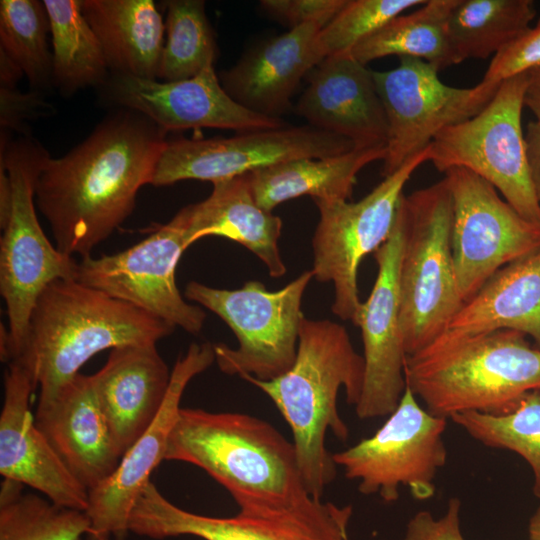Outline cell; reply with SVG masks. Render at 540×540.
<instances>
[{
  "label": "cell",
  "instance_id": "74e56055",
  "mask_svg": "<svg viewBox=\"0 0 540 540\" xmlns=\"http://www.w3.org/2000/svg\"><path fill=\"white\" fill-rule=\"evenodd\" d=\"M347 0H262L261 8L292 28L317 22L325 26L344 7Z\"/></svg>",
  "mask_w": 540,
  "mask_h": 540
},
{
  "label": "cell",
  "instance_id": "e0dca14e",
  "mask_svg": "<svg viewBox=\"0 0 540 540\" xmlns=\"http://www.w3.org/2000/svg\"><path fill=\"white\" fill-rule=\"evenodd\" d=\"M100 87L107 104L136 111L166 132L218 128L243 133L288 125L236 102L222 87L214 63L192 78L171 82L110 72Z\"/></svg>",
  "mask_w": 540,
  "mask_h": 540
},
{
  "label": "cell",
  "instance_id": "7402d4cb",
  "mask_svg": "<svg viewBox=\"0 0 540 540\" xmlns=\"http://www.w3.org/2000/svg\"><path fill=\"white\" fill-rule=\"evenodd\" d=\"M35 422L88 492L107 479L123 454L98 401L91 375L79 373L39 400Z\"/></svg>",
  "mask_w": 540,
  "mask_h": 540
},
{
  "label": "cell",
  "instance_id": "8fae6325",
  "mask_svg": "<svg viewBox=\"0 0 540 540\" xmlns=\"http://www.w3.org/2000/svg\"><path fill=\"white\" fill-rule=\"evenodd\" d=\"M427 161L429 146L357 202L314 200L320 218L312 239V271L316 280L333 283L331 310L340 319L355 325L362 303L358 290L360 263L389 238L403 188Z\"/></svg>",
  "mask_w": 540,
  "mask_h": 540
},
{
  "label": "cell",
  "instance_id": "4316f807",
  "mask_svg": "<svg viewBox=\"0 0 540 540\" xmlns=\"http://www.w3.org/2000/svg\"><path fill=\"white\" fill-rule=\"evenodd\" d=\"M109 71L156 79L165 22L152 0H81Z\"/></svg>",
  "mask_w": 540,
  "mask_h": 540
},
{
  "label": "cell",
  "instance_id": "83f0119b",
  "mask_svg": "<svg viewBox=\"0 0 540 540\" xmlns=\"http://www.w3.org/2000/svg\"><path fill=\"white\" fill-rule=\"evenodd\" d=\"M385 156L386 147L352 149L335 156L277 163L247 176L257 204L267 211L304 195L313 200H348L358 173Z\"/></svg>",
  "mask_w": 540,
  "mask_h": 540
},
{
  "label": "cell",
  "instance_id": "e575fe53",
  "mask_svg": "<svg viewBox=\"0 0 540 540\" xmlns=\"http://www.w3.org/2000/svg\"><path fill=\"white\" fill-rule=\"evenodd\" d=\"M49 17L43 1H0V50L23 71L35 91L53 85Z\"/></svg>",
  "mask_w": 540,
  "mask_h": 540
},
{
  "label": "cell",
  "instance_id": "9c48e42d",
  "mask_svg": "<svg viewBox=\"0 0 540 540\" xmlns=\"http://www.w3.org/2000/svg\"><path fill=\"white\" fill-rule=\"evenodd\" d=\"M528 78L529 73L502 82L478 114L439 132L429 145V161L443 173L452 168L475 173L520 216L540 225L521 122Z\"/></svg>",
  "mask_w": 540,
  "mask_h": 540
},
{
  "label": "cell",
  "instance_id": "ab89813d",
  "mask_svg": "<svg viewBox=\"0 0 540 540\" xmlns=\"http://www.w3.org/2000/svg\"><path fill=\"white\" fill-rule=\"evenodd\" d=\"M0 123L1 131H18L28 135L26 120H31L53 107L47 103L39 91L22 93L16 88H0Z\"/></svg>",
  "mask_w": 540,
  "mask_h": 540
},
{
  "label": "cell",
  "instance_id": "30bf717a",
  "mask_svg": "<svg viewBox=\"0 0 540 540\" xmlns=\"http://www.w3.org/2000/svg\"><path fill=\"white\" fill-rule=\"evenodd\" d=\"M233 517H211L184 510L150 481L130 515L129 531L163 539L195 536L203 540H349L352 505L339 506L309 495L290 504H248Z\"/></svg>",
  "mask_w": 540,
  "mask_h": 540
},
{
  "label": "cell",
  "instance_id": "4dcf8cb0",
  "mask_svg": "<svg viewBox=\"0 0 540 540\" xmlns=\"http://www.w3.org/2000/svg\"><path fill=\"white\" fill-rule=\"evenodd\" d=\"M531 0H458L447 22L450 47L458 61L486 59L530 26Z\"/></svg>",
  "mask_w": 540,
  "mask_h": 540
},
{
  "label": "cell",
  "instance_id": "5b68a950",
  "mask_svg": "<svg viewBox=\"0 0 540 540\" xmlns=\"http://www.w3.org/2000/svg\"><path fill=\"white\" fill-rule=\"evenodd\" d=\"M165 460L201 468L238 507L290 504L310 495L293 442L271 423L249 414L181 408Z\"/></svg>",
  "mask_w": 540,
  "mask_h": 540
},
{
  "label": "cell",
  "instance_id": "b9f144b4",
  "mask_svg": "<svg viewBox=\"0 0 540 540\" xmlns=\"http://www.w3.org/2000/svg\"><path fill=\"white\" fill-rule=\"evenodd\" d=\"M524 106L533 113L535 120L540 121V69L529 73Z\"/></svg>",
  "mask_w": 540,
  "mask_h": 540
},
{
  "label": "cell",
  "instance_id": "277c9868",
  "mask_svg": "<svg viewBox=\"0 0 540 540\" xmlns=\"http://www.w3.org/2000/svg\"><path fill=\"white\" fill-rule=\"evenodd\" d=\"M406 387L439 417L464 412L503 415L540 390V349L526 335L496 330L443 334L406 357Z\"/></svg>",
  "mask_w": 540,
  "mask_h": 540
},
{
  "label": "cell",
  "instance_id": "60d3db41",
  "mask_svg": "<svg viewBox=\"0 0 540 540\" xmlns=\"http://www.w3.org/2000/svg\"><path fill=\"white\" fill-rule=\"evenodd\" d=\"M524 135L530 177L540 203V121L529 122Z\"/></svg>",
  "mask_w": 540,
  "mask_h": 540
},
{
  "label": "cell",
  "instance_id": "484cf974",
  "mask_svg": "<svg viewBox=\"0 0 540 540\" xmlns=\"http://www.w3.org/2000/svg\"><path fill=\"white\" fill-rule=\"evenodd\" d=\"M503 329L530 336L540 349V249L494 273L462 305L444 334L473 335Z\"/></svg>",
  "mask_w": 540,
  "mask_h": 540
},
{
  "label": "cell",
  "instance_id": "d4e9b609",
  "mask_svg": "<svg viewBox=\"0 0 540 540\" xmlns=\"http://www.w3.org/2000/svg\"><path fill=\"white\" fill-rule=\"evenodd\" d=\"M184 209L186 249L203 237L227 238L254 253L271 277L285 275L279 249L282 220L257 204L247 174L213 183L205 200Z\"/></svg>",
  "mask_w": 540,
  "mask_h": 540
},
{
  "label": "cell",
  "instance_id": "ffe728a7",
  "mask_svg": "<svg viewBox=\"0 0 540 540\" xmlns=\"http://www.w3.org/2000/svg\"><path fill=\"white\" fill-rule=\"evenodd\" d=\"M31 374L9 362L0 414V474L31 487L52 502L86 511L88 490L78 482L39 430L31 412Z\"/></svg>",
  "mask_w": 540,
  "mask_h": 540
},
{
  "label": "cell",
  "instance_id": "5bb4252c",
  "mask_svg": "<svg viewBox=\"0 0 540 540\" xmlns=\"http://www.w3.org/2000/svg\"><path fill=\"white\" fill-rule=\"evenodd\" d=\"M444 174L452 197L454 271L465 303L499 269L540 249V225L520 216L475 173L452 168Z\"/></svg>",
  "mask_w": 540,
  "mask_h": 540
},
{
  "label": "cell",
  "instance_id": "603a6c76",
  "mask_svg": "<svg viewBox=\"0 0 540 540\" xmlns=\"http://www.w3.org/2000/svg\"><path fill=\"white\" fill-rule=\"evenodd\" d=\"M323 27L307 23L258 45L222 74V87L247 109L280 118L301 79L323 60L315 49Z\"/></svg>",
  "mask_w": 540,
  "mask_h": 540
},
{
  "label": "cell",
  "instance_id": "7c38bea8",
  "mask_svg": "<svg viewBox=\"0 0 540 540\" xmlns=\"http://www.w3.org/2000/svg\"><path fill=\"white\" fill-rule=\"evenodd\" d=\"M447 419L422 408L406 387L397 408L369 438L333 453L347 479L358 483L363 495H378L393 503L402 486L417 500L435 493L437 472L446 464L443 434Z\"/></svg>",
  "mask_w": 540,
  "mask_h": 540
},
{
  "label": "cell",
  "instance_id": "ac0fdd59",
  "mask_svg": "<svg viewBox=\"0 0 540 540\" xmlns=\"http://www.w3.org/2000/svg\"><path fill=\"white\" fill-rule=\"evenodd\" d=\"M215 360L214 344L210 342L192 343L185 355L177 359L156 418L123 454L115 471L88 492L86 513L91 523L90 540H124L130 532L132 509L150 482L152 471L165 460L184 390L192 378L208 369Z\"/></svg>",
  "mask_w": 540,
  "mask_h": 540
},
{
  "label": "cell",
  "instance_id": "d6986e66",
  "mask_svg": "<svg viewBox=\"0 0 540 540\" xmlns=\"http://www.w3.org/2000/svg\"><path fill=\"white\" fill-rule=\"evenodd\" d=\"M400 202V201H399ZM404 225L399 205L392 232L374 252L378 273L357 316L364 349V383L355 406L360 419L389 416L405 390L406 351L399 319V267Z\"/></svg>",
  "mask_w": 540,
  "mask_h": 540
},
{
  "label": "cell",
  "instance_id": "ba28073f",
  "mask_svg": "<svg viewBox=\"0 0 540 540\" xmlns=\"http://www.w3.org/2000/svg\"><path fill=\"white\" fill-rule=\"evenodd\" d=\"M312 278L313 271H305L276 291L255 280L235 290L196 281L186 285L185 297L218 315L238 340L237 348L214 344L215 362L223 373L268 381L292 367L304 318L302 298Z\"/></svg>",
  "mask_w": 540,
  "mask_h": 540
},
{
  "label": "cell",
  "instance_id": "d6a6232c",
  "mask_svg": "<svg viewBox=\"0 0 540 540\" xmlns=\"http://www.w3.org/2000/svg\"><path fill=\"white\" fill-rule=\"evenodd\" d=\"M450 419L484 446L521 456L532 470L533 493L540 499V390L525 394L503 415L464 412Z\"/></svg>",
  "mask_w": 540,
  "mask_h": 540
},
{
  "label": "cell",
  "instance_id": "d590c367",
  "mask_svg": "<svg viewBox=\"0 0 540 540\" xmlns=\"http://www.w3.org/2000/svg\"><path fill=\"white\" fill-rule=\"evenodd\" d=\"M426 0H347L316 36L315 49L323 59L346 54L392 18Z\"/></svg>",
  "mask_w": 540,
  "mask_h": 540
},
{
  "label": "cell",
  "instance_id": "7a4b0ae2",
  "mask_svg": "<svg viewBox=\"0 0 540 540\" xmlns=\"http://www.w3.org/2000/svg\"><path fill=\"white\" fill-rule=\"evenodd\" d=\"M365 364L346 328L330 320L301 322L296 359L281 376L268 381L241 378L265 393L291 429L298 466L309 494L322 498L336 477L337 465L327 450L331 431L346 441L349 429L341 418L337 398L356 406L362 393Z\"/></svg>",
  "mask_w": 540,
  "mask_h": 540
},
{
  "label": "cell",
  "instance_id": "836d02e7",
  "mask_svg": "<svg viewBox=\"0 0 540 540\" xmlns=\"http://www.w3.org/2000/svg\"><path fill=\"white\" fill-rule=\"evenodd\" d=\"M167 8L164 44L158 78L166 82L196 76L214 63L217 46L213 29L201 0H170Z\"/></svg>",
  "mask_w": 540,
  "mask_h": 540
},
{
  "label": "cell",
  "instance_id": "6da1fadb",
  "mask_svg": "<svg viewBox=\"0 0 540 540\" xmlns=\"http://www.w3.org/2000/svg\"><path fill=\"white\" fill-rule=\"evenodd\" d=\"M167 132L146 116L119 109L60 158H49L35 186V203L55 246L81 258L132 213L150 184Z\"/></svg>",
  "mask_w": 540,
  "mask_h": 540
},
{
  "label": "cell",
  "instance_id": "ee69618b",
  "mask_svg": "<svg viewBox=\"0 0 540 540\" xmlns=\"http://www.w3.org/2000/svg\"><path fill=\"white\" fill-rule=\"evenodd\" d=\"M529 540H540V504L528 523Z\"/></svg>",
  "mask_w": 540,
  "mask_h": 540
},
{
  "label": "cell",
  "instance_id": "f1b7e54d",
  "mask_svg": "<svg viewBox=\"0 0 540 540\" xmlns=\"http://www.w3.org/2000/svg\"><path fill=\"white\" fill-rule=\"evenodd\" d=\"M457 2L426 0L415 11L392 18L346 54L364 65L390 55L418 58L439 70L459 64L447 35L448 18Z\"/></svg>",
  "mask_w": 540,
  "mask_h": 540
},
{
  "label": "cell",
  "instance_id": "7bdbcfd3",
  "mask_svg": "<svg viewBox=\"0 0 540 540\" xmlns=\"http://www.w3.org/2000/svg\"><path fill=\"white\" fill-rule=\"evenodd\" d=\"M23 74L22 69L0 50V87L16 88V84Z\"/></svg>",
  "mask_w": 540,
  "mask_h": 540
},
{
  "label": "cell",
  "instance_id": "8992f818",
  "mask_svg": "<svg viewBox=\"0 0 540 540\" xmlns=\"http://www.w3.org/2000/svg\"><path fill=\"white\" fill-rule=\"evenodd\" d=\"M0 166L10 179L11 207L1 227L0 292L8 314L6 362L20 353L33 308L58 279H75L77 262L53 245L36 216L35 186L50 158L30 135L8 141L1 132Z\"/></svg>",
  "mask_w": 540,
  "mask_h": 540
},
{
  "label": "cell",
  "instance_id": "9a60e30c",
  "mask_svg": "<svg viewBox=\"0 0 540 540\" xmlns=\"http://www.w3.org/2000/svg\"><path fill=\"white\" fill-rule=\"evenodd\" d=\"M184 207L166 224L128 249L77 262L75 279L109 296L132 304L173 327L197 335L206 314L183 299L175 271L186 250Z\"/></svg>",
  "mask_w": 540,
  "mask_h": 540
},
{
  "label": "cell",
  "instance_id": "3957f363",
  "mask_svg": "<svg viewBox=\"0 0 540 540\" xmlns=\"http://www.w3.org/2000/svg\"><path fill=\"white\" fill-rule=\"evenodd\" d=\"M175 327L140 308L86 286L58 279L39 296L19 355L39 387V400L50 398L79 374L95 354L130 345L156 344Z\"/></svg>",
  "mask_w": 540,
  "mask_h": 540
},
{
  "label": "cell",
  "instance_id": "f35d334b",
  "mask_svg": "<svg viewBox=\"0 0 540 540\" xmlns=\"http://www.w3.org/2000/svg\"><path fill=\"white\" fill-rule=\"evenodd\" d=\"M460 510L461 501L452 497L439 518L427 510L417 512L407 523L404 540H465L460 528Z\"/></svg>",
  "mask_w": 540,
  "mask_h": 540
},
{
  "label": "cell",
  "instance_id": "8d00e7d4",
  "mask_svg": "<svg viewBox=\"0 0 540 540\" xmlns=\"http://www.w3.org/2000/svg\"><path fill=\"white\" fill-rule=\"evenodd\" d=\"M537 69H540V19L493 56L481 81L500 85Z\"/></svg>",
  "mask_w": 540,
  "mask_h": 540
},
{
  "label": "cell",
  "instance_id": "44dd1931",
  "mask_svg": "<svg viewBox=\"0 0 540 540\" xmlns=\"http://www.w3.org/2000/svg\"><path fill=\"white\" fill-rule=\"evenodd\" d=\"M296 104L308 125L349 140L354 149L386 147L388 123L373 71L349 54L324 58Z\"/></svg>",
  "mask_w": 540,
  "mask_h": 540
},
{
  "label": "cell",
  "instance_id": "4fadbf2b",
  "mask_svg": "<svg viewBox=\"0 0 540 540\" xmlns=\"http://www.w3.org/2000/svg\"><path fill=\"white\" fill-rule=\"evenodd\" d=\"M439 71L412 57H400L394 69L373 71L388 123L383 177L424 151L443 129L478 114L500 86L480 81L472 88L452 87Z\"/></svg>",
  "mask_w": 540,
  "mask_h": 540
},
{
  "label": "cell",
  "instance_id": "2e32d148",
  "mask_svg": "<svg viewBox=\"0 0 540 540\" xmlns=\"http://www.w3.org/2000/svg\"><path fill=\"white\" fill-rule=\"evenodd\" d=\"M354 149L344 137L310 125L238 133L232 137L168 140L151 185L183 180L218 181L300 158L335 156Z\"/></svg>",
  "mask_w": 540,
  "mask_h": 540
},
{
  "label": "cell",
  "instance_id": "1f68e13d",
  "mask_svg": "<svg viewBox=\"0 0 540 540\" xmlns=\"http://www.w3.org/2000/svg\"><path fill=\"white\" fill-rule=\"evenodd\" d=\"M86 511L61 506L24 485L3 479L0 488V540H79L90 532Z\"/></svg>",
  "mask_w": 540,
  "mask_h": 540
},
{
  "label": "cell",
  "instance_id": "52a82bcc",
  "mask_svg": "<svg viewBox=\"0 0 540 540\" xmlns=\"http://www.w3.org/2000/svg\"><path fill=\"white\" fill-rule=\"evenodd\" d=\"M404 240L399 267V319L407 356L443 335L464 304L455 277L452 197L441 181L402 195Z\"/></svg>",
  "mask_w": 540,
  "mask_h": 540
},
{
  "label": "cell",
  "instance_id": "f546056e",
  "mask_svg": "<svg viewBox=\"0 0 540 540\" xmlns=\"http://www.w3.org/2000/svg\"><path fill=\"white\" fill-rule=\"evenodd\" d=\"M52 36V82L69 96L100 87L109 76L101 44L85 18L81 0H45Z\"/></svg>",
  "mask_w": 540,
  "mask_h": 540
},
{
  "label": "cell",
  "instance_id": "cb8c5ba5",
  "mask_svg": "<svg viewBox=\"0 0 540 540\" xmlns=\"http://www.w3.org/2000/svg\"><path fill=\"white\" fill-rule=\"evenodd\" d=\"M100 406L122 454L156 418L171 373L156 344L110 350L105 365L91 375Z\"/></svg>",
  "mask_w": 540,
  "mask_h": 540
}]
</instances>
